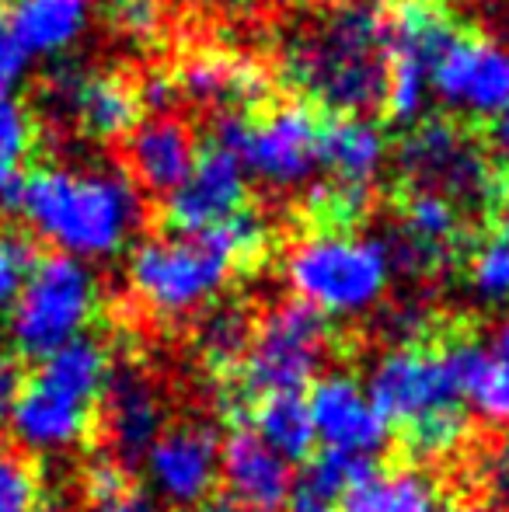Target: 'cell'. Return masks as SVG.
I'll return each instance as SVG.
<instances>
[{
  "mask_svg": "<svg viewBox=\"0 0 509 512\" xmlns=\"http://www.w3.org/2000/svg\"><path fill=\"white\" fill-rule=\"evenodd\" d=\"M25 227L77 262L112 258L136 237L143 199L136 182L119 168H39L21 175L11 203Z\"/></svg>",
  "mask_w": 509,
  "mask_h": 512,
  "instance_id": "6da1fadb",
  "label": "cell"
},
{
  "mask_svg": "<svg viewBox=\"0 0 509 512\" xmlns=\"http://www.w3.org/2000/svg\"><path fill=\"white\" fill-rule=\"evenodd\" d=\"M269 230L252 209L199 234H164L136 244L126 279L143 310L161 321H182L206 310L227 290L241 265L265 251Z\"/></svg>",
  "mask_w": 509,
  "mask_h": 512,
  "instance_id": "7a4b0ae2",
  "label": "cell"
},
{
  "mask_svg": "<svg viewBox=\"0 0 509 512\" xmlns=\"http://www.w3.org/2000/svg\"><path fill=\"white\" fill-rule=\"evenodd\" d=\"M286 74L335 115L384 108L387 18L370 0H349L314 21L286 53Z\"/></svg>",
  "mask_w": 509,
  "mask_h": 512,
  "instance_id": "3957f363",
  "label": "cell"
},
{
  "mask_svg": "<svg viewBox=\"0 0 509 512\" xmlns=\"http://www.w3.org/2000/svg\"><path fill=\"white\" fill-rule=\"evenodd\" d=\"M112 384V359L98 338H77L67 349L39 359L21 384L7 418L18 446L28 453H67L88 436L98 401Z\"/></svg>",
  "mask_w": 509,
  "mask_h": 512,
  "instance_id": "277c9868",
  "label": "cell"
},
{
  "mask_svg": "<svg viewBox=\"0 0 509 512\" xmlns=\"http://www.w3.org/2000/svg\"><path fill=\"white\" fill-rule=\"evenodd\" d=\"M394 258L384 241L353 230H314L290 244L283 276L293 300L321 317H360L384 300Z\"/></svg>",
  "mask_w": 509,
  "mask_h": 512,
  "instance_id": "5b68a950",
  "label": "cell"
},
{
  "mask_svg": "<svg viewBox=\"0 0 509 512\" xmlns=\"http://www.w3.org/2000/svg\"><path fill=\"white\" fill-rule=\"evenodd\" d=\"M98 314V279L88 262L46 255L32 265L11 307V342L21 356L46 359L84 338Z\"/></svg>",
  "mask_w": 509,
  "mask_h": 512,
  "instance_id": "8992f818",
  "label": "cell"
},
{
  "mask_svg": "<svg viewBox=\"0 0 509 512\" xmlns=\"http://www.w3.org/2000/svg\"><path fill=\"white\" fill-rule=\"evenodd\" d=\"M318 133L321 119L311 105L286 102L265 108L262 115H220L213 143L231 150L245 175L272 189H293L318 171Z\"/></svg>",
  "mask_w": 509,
  "mask_h": 512,
  "instance_id": "52a82bcc",
  "label": "cell"
},
{
  "mask_svg": "<svg viewBox=\"0 0 509 512\" xmlns=\"http://www.w3.org/2000/svg\"><path fill=\"white\" fill-rule=\"evenodd\" d=\"M328 324L297 300L269 307L252 331L241 377L252 394H300L328 359Z\"/></svg>",
  "mask_w": 509,
  "mask_h": 512,
  "instance_id": "ba28073f",
  "label": "cell"
},
{
  "mask_svg": "<svg viewBox=\"0 0 509 512\" xmlns=\"http://www.w3.org/2000/svg\"><path fill=\"white\" fill-rule=\"evenodd\" d=\"M387 18V95L391 119L408 122L426 108L429 77L447 46L457 39V25L443 0H394Z\"/></svg>",
  "mask_w": 509,
  "mask_h": 512,
  "instance_id": "9c48e42d",
  "label": "cell"
},
{
  "mask_svg": "<svg viewBox=\"0 0 509 512\" xmlns=\"http://www.w3.org/2000/svg\"><path fill=\"white\" fill-rule=\"evenodd\" d=\"M398 168L412 189L447 196L454 206H482L496 192V171L485 147L447 119L415 126L398 147Z\"/></svg>",
  "mask_w": 509,
  "mask_h": 512,
  "instance_id": "30bf717a",
  "label": "cell"
},
{
  "mask_svg": "<svg viewBox=\"0 0 509 512\" xmlns=\"http://www.w3.org/2000/svg\"><path fill=\"white\" fill-rule=\"evenodd\" d=\"M363 387L384 415V422L405 425V429L433 411L457 405L447 356L433 349H419L415 342L384 352L370 366Z\"/></svg>",
  "mask_w": 509,
  "mask_h": 512,
  "instance_id": "8fae6325",
  "label": "cell"
},
{
  "mask_svg": "<svg viewBox=\"0 0 509 512\" xmlns=\"http://www.w3.org/2000/svg\"><path fill=\"white\" fill-rule=\"evenodd\" d=\"M429 95L454 112L499 119L509 108V53L482 35H457L436 60Z\"/></svg>",
  "mask_w": 509,
  "mask_h": 512,
  "instance_id": "7c38bea8",
  "label": "cell"
},
{
  "mask_svg": "<svg viewBox=\"0 0 509 512\" xmlns=\"http://www.w3.org/2000/svg\"><path fill=\"white\" fill-rule=\"evenodd\" d=\"M307 411H311L314 439L342 457L370 464V457H377L391 439V425L384 422L367 387L353 373H325L314 380Z\"/></svg>",
  "mask_w": 509,
  "mask_h": 512,
  "instance_id": "4fadbf2b",
  "label": "cell"
},
{
  "mask_svg": "<svg viewBox=\"0 0 509 512\" xmlns=\"http://www.w3.org/2000/svg\"><path fill=\"white\" fill-rule=\"evenodd\" d=\"M143 471L157 499L192 509L210 502L220 481V439L210 425H175L154 439L143 457Z\"/></svg>",
  "mask_w": 509,
  "mask_h": 512,
  "instance_id": "5bb4252c",
  "label": "cell"
},
{
  "mask_svg": "<svg viewBox=\"0 0 509 512\" xmlns=\"http://www.w3.org/2000/svg\"><path fill=\"white\" fill-rule=\"evenodd\" d=\"M248 175L238 157L220 143L199 150L189 178L168 196L164 216L175 234H199V230L220 227L234 213L245 209Z\"/></svg>",
  "mask_w": 509,
  "mask_h": 512,
  "instance_id": "9a60e30c",
  "label": "cell"
},
{
  "mask_svg": "<svg viewBox=\"0 0 509 512\" xmlns=\"http://www.w3.org/2000/svg\"><path fill=\"white\" fill-rule=\"evenodd\" d=\"M49 102L91 140L129 136L140 119L136 88L116 74H91V70L56 74L53 88H49Z\"/></svg>",
  "mask_w": 509,
  "mask_h": 512,
  "instance_id": "2e32d148",
  "label": "cell"
},
{
  "mask_svg": "<svg viewBox=\"0 0 509 512\" xmlns=\"http://www.w3.org/2000/svg\"><path fill=\"white\" fill-rule=\"evenodd\" d=\"M220 478L241 512H286L293 499V464L272 453L252 429L220 443Z\"/></svg>",
  "mask_w": 509,
  "mask_h": 512,
  "instance_id": "e0dca14e",
  "label": "cell"
},
{
  "mask_svg": "<svg viewBox=\"0 0 509 512\" xmlns=\"http://www.w3.org/2000/svg\"><path fill=\"white\" fill-rule=\"evenodd\" d=\"M457 244H461V206L426 189L408 192L401 206L398 248L391 251V258H398L412 272H429L443 269L454 258Z\"/></svg>",
  "mask_w": 509,
  "mask_h": 512,
  "instance_id": "ac0fdd59",
  "label": "cell"
},
{
  "mask_svg": "<svg viewBox=\"0 0 509 512\" xmlns=\"http://www.w3.org/2000/svg\"><path fill=\"white\" fill-rule=\"evenodd\" d=\"M199 157L196 136L175 115H154L147 122H136L126 136V161L140 185L150 192L171 196L189 178L192 164Z\"/></svg>",
  "mask_w": 509,
  "mask_h": 512,
  "instance_id": "d6986e66",
  "label": "cell"
},
{
  "mask_svg": "<svg viewBox=\"0 0 509 512\" xmlns=\"http://www.w3.org/2000/svg\"><path fill=\"white\" fill-rule=\"evenodd\" d=\"M443 356L454 380L457 405H464L471 418L492 429H509V359L475 338L454 342Z\"/></svg>",
  "mask_w": 509,
  "mask_h": 512,
  "instance_id": "ffe728a7",
  "label": "cell"
},
{
  "mask_svg": "<svg viewBox=\"0 0 509 512\" xmlns=\"http://www.w3.org/2000/svg\"><path fill=\"white\" fill-rule=\"evenodd\" d=\"M164 432V405L143 373H119L105 391V436L116 460H143Z\"/></svg>",
  "mask_w": 509,
  "mask_h": 512,
  "instance_id": "44dd1931",
  "label": "cell"
},
{
  "mask_svg": "<svg viewBox=\"0 0 509 512\" xmlns=\"http://www.w3.org/2000/svg\"><path fill=\"white\" fill-rule=\"evenodd\" d=\"M387 161V136L381 126L363 115H332L321 119L318 133V168L339 185L370 189Z\"/></svg>",
  "mask_w": 509,
  "mask_h": 512,
  "instance_id": "7402d4cb",
  "label": "cell"
},
{
  "mask_svg": "<svg viewBox=\"0 0 509 512\" xmlns=\"http://www.w3.org/2000/svg\"><path fill=\"white\" fill-rule=\"evenodd\" d=\"M178 95L203 105L252 108L269 95V77L248 60L224 53H196L175 74Z\"/></svg>",
  "mask_w": 509,
  "mask_h": 512,
  "instance_id": "603a6c76",
  "label": "cell"
},
{
  "mask_svg": "<svg viewBox=\"0 0 509 512\" xmlns=\"http://www.w3.org/2000/svg\"><path fill=\"white\" fill-rule=\"evenodd\" d=\"M436 495V481L419 467H370L342 495V512H436Z\"/></svg>",
  "mask_w": 509,
  "mask_h": 512,
  "instance_id": "cb8c5ba5",
  "label": "cell"
},
{
  "mask_svg": "<svg viewBox=\"0 0 509 512\" xmlns=\"http://www.w3.org/2000/svg\"><path fill=\"white\" fill-rule=\"evenodd\" d=\"M7 14H11L28 53L56 56L84 35L91 0H14Z\"/></svg>",
  "mask_w": 509,
  "mask_h": 512,
  "instance_id": "d4e9b609",
  "label": "cell"
},
{
  "mask_svg": "<svg viewBox=\"0 0 509 512\" xmlns=\"http://www.w3.org/2000/svg\"><path fill=\"white\" fill-rule=\"evenodd\" d=\"M252 432L286 464L307 460L318 443L304 394H265V398H258Z\"/></svg>",
  "mask_w": 509,
  "mask_h": 512,
  "instance_id": "484cf974",
  "label": "cell"
},
{
  "mask_svg": "<svg viewBox=\"0 0 509 512\" xmlns=\"http://www.w3.org/2000/svg\"><path fill=\"white\" fill-rule=\"evenodd\" d=\"M252 331L255 321L248 317V310L241 304H220L199 321L196 331V345L203 363L213 373H231L241 370L245 363V352L252 345Z\"/></svg>",
  "mask_w": 509,
  "mask_h": 512,
  "instance_id": "4316f807",
  "label": "cell"
},
{
  "mask_svg": "<svg viewBox=\"0 0 509 512\" xmlns=\"http://www.w3.org/2000/svg\"><path fill=\"white\" fill-rule=\"evenodd\" d=\"M35 143V126L28 108L14 95H0V203H11L21 182V164Z\"/></svg>",
  "mask_w": 509,
  "mask_h": 512,
  "instance_id": "83f0119b",
  "label": "cell"
},
{
  "mask_svg": "<svg viewBox=\"0 0 509 512\" xmlns=\"http://www.w3.org/2000/svg\"><path fill=\"white\" fill-rule=\"evenodd\" d=\"M468 429H471L468 411L461 405H454V408H443V411H433V415L419 418V422L408 425L405 432H408V446H412L422 460H447L464 446Z\"/></svg>",
  "mask_w": 509,
  "mask_h": 512,
  "instance_id": "f1b7e54d",
  "label": "cell"
},
{
  "mask_svg": "<svg viewBox=\"0 0 509 512\" xmlns=\"http://www.w3.org/2000/svg\"><path fill=\"white\" fill-rule=\"evenodd\" d=\"M363 471H370V464L325 450L321 457H314L311 464H307L304 495H307V499H318V502H328V506H332L335 499H342V495H346L349 488L360 481Z\"/></svg>",
  "mask_w": 509,
  "mask_h": 512,
  "instance_id": "f546056e",
  "label": "cell"
},
{
  "mask_svg": "<svg viewBox=\"0 0 509 512\" xmlns=\"http://www.w3.org/2000/svg\"><path fill=\"white\" fill-rule=\"evenodd\" d=\"M370 206V189H356V185L339 182H318L307 192V209L314 220H325L328 230H346L353 220H360Z\"/></svg>",
  "mask_w": 509,
  "mask_h": 512,
  "instance_id": "4dcf8cb0",
  "label": "cell"
},
{
  "mask_svg": "<svg viewBox=\"0 0 509 512\" xmlns=\"http://www.w3.org/2000/svg\"><path fill=\"white\" fill-rule=\"evenodd\" d=\"M468 283L478 300L485 304H509V244L503 237L482 244L471 255Z\"/></svg>",
  "mask_w": 509,
  "mask_h": 512,
  "instance_id": "1f68e13d",
  "label": "cell"
},
{
  "mask_svg": "<svg viewBox=\"0 0 509 512\" xmlns=\"http://www.w3.org/2000/svg\"><path fill=\"white\" fill-rule=\"evenodd\" d=\"M32 265H35V258L25 237L0 227V314H11V307H14V300H18Z\"/></svg>",
  "mask_w": 509,
  "mask_h": 512,
  "instance_id": "d6a6232c",
  "label": "cell"
},
{
  "mask_svg": "<svg viewBox=\"0 0 509 512\" xmlns=\"http://www.w3.org/2000/svg\"><path fill=\"white\" fill-rule=\"evenodd\" d=\"M35 474L11 446L0 443V512H32Z\"/></svg>",
  "mask_w": 509,
  "mask_h": 512,
  "instance_id": "836d02e7",
  "label": "cell"
},
{
  "mask_svg": "<svg viewBox=\"0 0 509 512\" xmlns=\"http://www.w3.org/2000/svg\"><path fill=\"white\" fill-rule=\"evenodd\" d=\"M161 0H112V25L133 42H150L161 32Z\"/></svg>",
  "mask_w": 509,
  "mask_h": 512,
  "instance_id": "e575fe53",
  "label": "cell"
},
{
  "mask_svg": "<svg viewBox=\"0 0 509 512\" xmlns=\"http://www.w3.org/2000/svg\"><path fill=\"white\" fill-rule=\"evenodd\" d=\"M28 67H32V53L21 42L11 14L0 11V95H11L25 81Z\"/></svg>",
  "mask_w": 509,
  "mask_h": 512,
  "instance_id": "d590c367",
  "label": "cell"
},
{
  "mask_svg": "<svg viewBox=\"0 0 509 512\" xmlns=\"http://www.w3.org/2000/svg\"><path fill=\"white\" fill-rule=\"evenodd\" d=\"M482 478H485V488H489L492 502H496L492 509L509 512V436L485 457Z\"/></svg>",
  "mask_w": 509,
  "mask_h": 512,
  "instance_id": "8d00e7d4",
  "label": "cell"
},
{
  "mask_svg": "<svg viewBox=\"0 0 509 512\" xmlns=\"http://www.w3.org/2000/svg\"><path fill=\"white\" fill-rule=\"evenodd\" d=\"M88 492L95 495V502H109L126 495V471L116 457H102L88 467Z\"/></svg>",
  "mask_w": 509,
  "mask_h": 512,
  "instance_id": "74e56055",
  "label": "cell"
},
{
  "mask_svg": "<svg viewBox=\"0 0 509 512\" xmlns=\"http://www.w3.org/2000/svg\"><path fill=\"white\" fill-rule=\"evenodd\" d=\"M136 98H140V105L154 108L157 115H168L182 95H178V84L171 74H147L136 84Z\"/></svg>",
  "mask_w": 509,
  "mask_h": 512,
  "instance_id": "f35d334b",
  "label": "cell"
},
{
  "mask_svg": "<svg viewBox=\"0 0 509 512\" xmlns=\"http://www.w3.org/2000/svg\"><path fill=\"white\" fill-rule=\"evenodd\" d=\"M21 384H25V380H21V370H18V363H14V356L0 349V425H7V418H11L14 401H18V394H21Z\"/></svg>",
  "mask_w": 509,
  "mask_h": 512,
  "instance_id": "ab89813d",
  "label": "cell"
},
{
  "mask_svg": "<svg viewBox=\"0 0 509 512\" xmlns=\"http://www.w3.org/2000/svg\"><path fill=\"white\" fill-rule=\"evenodd\" d=\"M91 512H154V506H150V499H143V495L126 492V495H119V499L95 502Z\"/></svg>",
  "mask_w": 509,
  "mask_h": 512,
  "instance_id": "60d3db41",
  "label": "cell"
},
{
  "mask_svg": "<svg viewBox=\"0 0 509 512\" xmlns=\"http://www.w3.org/2000/svg\"><path fill=\"white\" fill-rule=\"evenodd\" d=\"M492 147H496L499 161L509 168V108L499 119H492Z\"/></svg>",
  "mask_w": 509,
  "mask_h": 512,
  "instance_id": "b9f144b4",
  "label": "cell"
},
{
  "mask_svg": "<svg viewBox=\"0 0 509 512\" xmlns=\"http://www.w3.org/2000/svg\"><path fill=\"white\" fill-rule=\"evenodd\" d=\"M436 512H496V509L485 506V502H475V499H457V502H450V506H443Z\"/></svg>",
  "mask_w": 509,
  "mask_h": 512,
  "instance_id": "7bdbcfd3",
  "label": "cell"
},
{
  "mask_svg": "<svg viewBox=\"0 0 509 512\" xmlns=\"http://www.w3.org/2000/svg\"><path fill=\"white\" fill-rule=\"evenodd\" d=\"M290 512H335V506H328V502H318V499H307V495H300V499L290 506Z\"/></svg>",
  "mask_w": 509,
  "mask_h": 512,
  "instance_id": "ee69618b",
  "label": "cell"
},
{
  "mask_svg": "<svg viewBox=\"0 0 509 512\" xmlns=\"http://www.w3.org/2000/svg\"><path fill=\"white\" fill-rule=\"evenodd\" d=\"M492 349H496L503 359H509V314L503 317V324H499V331H496V345H492Z\"/></svg>",
  "mask_w": 509,
  "mask_h": 512,
  "instance_id": "f6af8a7d",
  "label": "cell"
},
{
  "mask_svg": "<svg viewBox=\"0 0 509 512\" xmlns=\"http://www.w3.org/2000/svg\"><path fill=\"white\" fill-rule=\"evenodd\" d=\"M203 512H241V509L234 506V502L224 495V499H210V502H203Z\"/></svg>",
  "mask_w": 509,
  "mask_h": 512,
  "instance_id": "bcb514c9",
  "label": "cell"
},
{
  "mask_svg": "<svg viewBox=\"0 0 509 512\" xmlns=\"http://www.w3.org/2000/svg\"><path fill=\"white\" fill-rule=\"evenodd\" d=\"M499 227H503V241L509 244V189H506V196H503V206H499Z\"/></svg>",
  "mask_w": 509,
  "mask_h": 512,
  "instance_id": "7dc6e473",
  "label": "cell"
},
{
  "mask_svg": "<svg viewBox=\"0 0 509 512\" xmlns=\"http://www.w3.org/2000/svg\"><path fill=\"white\" fill-rule=\"evenodd\" d=\"M32 512H70V509L63 506L60 499H46V502H39V506H32Z\"/></svg>",
  "mask_w": 509,
  "mask_h": 512,
  "instance_id": "c3c4849f",
  "label": "cell"
}]
</instances>
